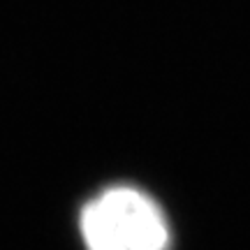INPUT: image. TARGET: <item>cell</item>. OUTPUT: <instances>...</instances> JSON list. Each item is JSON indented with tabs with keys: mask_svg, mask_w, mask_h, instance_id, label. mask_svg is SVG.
<instances>
[{
	"mask_svg": "<svg viewBox=\"0 0 250 250\" xmlns=\"http://www.w3.org/2000/svg\"><path fill=\"white\" fill-rule=\"evenodd\" d=\"M81 236L88 250H167L169 227L162 208L130 186H114L81 211Z\"/></svg>",
	"mask_w": 250,
	"mask_h": 250,
	"instance_id": "cell-1",
	"label": "cell"
}]
</instances>
